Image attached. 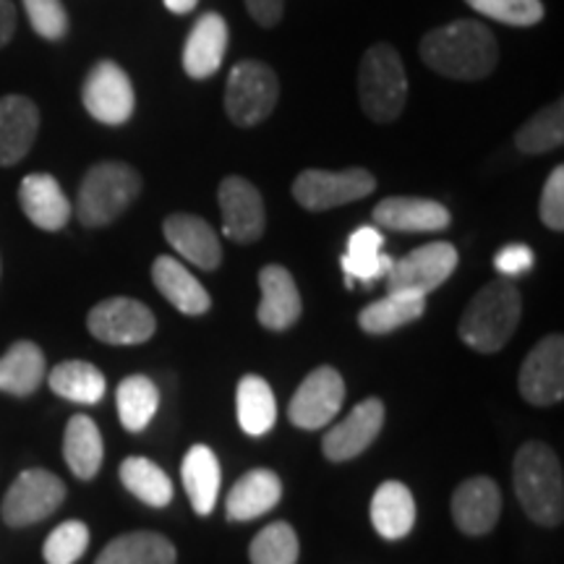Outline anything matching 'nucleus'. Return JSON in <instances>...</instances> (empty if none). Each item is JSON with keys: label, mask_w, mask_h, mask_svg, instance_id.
Listing matches in <instances>:
<instances>
[{"label": "nucleus", "mask_w": 564, "mask_h": 564, "mask_svg": "<svg viewBox=\"0 0 564 564\" xmlns=\"http://www.w3.org/2000/svg\"><path fill=\"white\" fill-rule=\"evenodd\" d=\"M421 58L447 79L478 82L497 68L499 47L497 37L481 21L457 19L421 40Z\"/></svg>", "instance_id": "nucleus-1"}, {"label": "nucleus", "mask_w": 564, "mask_h": 564, "mask_svg": "<svg viewBox=\"0 0 564 564\" xmlns=\"http://www.w3.org/2000/svg\"><path fill=\"white\" fill-rule=\"evenodd\" d=\"M514 491L533 523L554 528L564 514L562 465L546 444L528 442L514 455Z\"/></svg>", "instance_id": "nucleus-2"}, {"label": "nucleus", "mask_w": 564, "mask_h": 564, "mask_svg": "<svg viewBox=\"0 0 564 564\" xmlns=\"http://www.w3.org/2000/svg\"><path fill=\"white\" fill-rule=\"evenodd\" d=\"M520 312H523V301L512 282L505 278L491 280L465 306L460 340L478 352L502 350L518 327Z\"/></svg>", "instance_id": "nucleus-3"}, {"label": "nucleus", "mask_w": 564, "mask_h": 564, "mask_svg": "<svg viewBox=\"0 0 564 564\" xmlns=\"http://www.w3.org/2000/svg\"><path fill=\"white\" fill-rule=\"evenodd\" d=\"M141 194V175L126 162H100L84 175L76 196V217L84 228H105L123 215Z\"/></svg>", "instance_id": "nucleus-4"}, {"label": "nucleus", "mask_w": 564, "mask_h": 564, "mask_svg": "<svg viewBox=\"0 0 564 564\" xmlns=\"http://www.w3.org/2000/svg\"><path fill=\"white\" fill-rule=\"evenodd\" d=\"M358 97L373 123H392L408 100V76L392 45H371L358 68Z\"/></svg>", "instance_id": "nucleus-5"}, {"label": "nucleus", "mask_w": 564, "mask_h": 564, "mask_svg": "<svg viewBox=\"0 0 564 564\" xmlns=\"http://www.w3.org/2000/svg\"><path fill=\"white\" fill-rule=\"evenodd\" d=\"M280 97V82L270 66L259 61L236 63L225 87V112L236 126L251 129L274 110Z\"/></svg>", "instance_id": "nucleus-6"}, {"label": "nucleus", "mask_w": 564, "mask_h": 564, "mask_svg": "<svg viewBox=\"0 0 564 564\" xmlns=\"http://www.w3.org/2000/svg\"><path fill=\"white\" fill-rule=\"evenodd\" d=\"M377 188V178L364 167H348L343 173L303 171L293 181V196L303 209L324 212L343 204L366 199Z\"/></svg>", "instance_id": "nucleus-7"}, {"label": "nucleus", "mask_w": 564, "mask_h": 564, "mask_svg": "<svg viewBox=\"0 0 564 564\" xmlns=\"http://www.w3.org/2000/svg\"><path fill=\"white\" fill-rule=\"evenodd\" d=\"M66 499V486L51 470H24L6 494L0 514L13 528H24L51 518Z\"/></svg>", "instance_id": "nucleus-8"}, {"label": "nucleus", "mask_w": 564, "mask_h": 564, "mask_svg": "<svg viewBox=\"0 0 564 564\" xmlns=\"http://www.w3.org/2000/svg\"><path fill=\"white\" fill-rule=\"evenodd\" d=\"M84 108L105 126H123L133 116V87L129 74L112 61H100L87 74L82 89Z\"/></svg>", "instance_id": "nucleus-9"}, {"label": "nucleus", "mask_w": 564, "mask_h": 564, "mask_svg": "<svg viewBox=\"0 0 564 564\" xmlns=\"http://www.w3.org/2000/svg\"><path fill=\"white\" fill-rule=\"evenodd\" d=\"M457 267V251L449 243H426L408 253L405 259L392 264L387 274V288L400 293H415L426 299L436 291Z\"/></svg>", "instance_id": "nucleus-10"}, {"label": "nucleus", "mask_w": 564, "mask_h": 564, "mask_svg": "<svg viewBox=\"0 0 564 564\" xmlns=\"http://www.w3.org/2000/svg\"><path fill=\"white\" fill-rule=\"evenodd\" d=\"M343 403L345 382L340 371L333 369V366H319L295 390L291 408H288V419L293 421V426L314 432V429L327 426L340 413Z\"/></svg>", "instance_id": "nucleus-11"}, {"label": "nucleus", "mask_w": 564, "mask_h": 564, "mask_svg": "<svg viewBox=\"0 0 564 564\" xmlns=\"http://www.w3.org/2000/svg\"><path fill=\"white\" fill-rule=\"evenodd\" d=\"M89 333L108 345L147 343L158 329L150 306L133 299H108L97 303L87 316Z\"/></svg>", "instance_id": "nucleus-12"}, {"label": "nucleus", "mask_w": 564, "mask_h": 564, "mask_svg": "<svg viewBox=\"0 0 564 564\" xmlns=\"http://www.w3.org/2000/svg\"><path fill=\"white\" fill-rule=\"evenodd\" d=\"M223 209V232L236 243H253L264 232V202L259 188L241 175H230L217 188Z\"/></svg>", "instance_id": "nucleus-13"}, {"label": "nucleus", "mask_w": 564, "mask_h": 564, "mask_svg": "<svg viewBox=\"0 0 564 564\" xmlns=\"http://www.w3.org/2000/svg\"><path fill=\"white\" fill-rule=\"evenodd\" d=\"M520 392L533 405H554L564 394V337L549 335L528 352L520 369Z\"/></svg>", "instance_id": "nucleus-14"}, {"label": "nucleus", "mask_w": 564, "mask_h": 564, "mask_svg": "<svg viewBox=\"0 0 564 564\" xmlns=\"http://www.w3.org/2000/svg\"><path fill=\"white\" fill-rule=\"evenodd\" d=\"M384 423V405L382 400L369 398L364 403H358L337 426L329 429L324 434L322 449L324 455L333 463L352 460L356 455H361L366 447H371V442L377 440L382 432Z\"/></svg>", "instance_id": "nucleus-15"}, {"label": "nucleus", "mask_w": 564, "mask_h": 564, "mask_svg": "<svg viewBox=\"0 0 564 564\" xmlns=\"http://www.w3.org/2000/svg\"><path fill=\"white\" fill-rule=\"evenodd\" d=\"M373 223L398 232H440L449 228L453 215L444 204L419 196H390L373 207Z\"/></svg>", "instance_id": "nucleus-16"}, {"label": "nucleus", "mask_w": 564, "mask_h": 564, "mask_svg": "<svg viewBox=\"0 0 564 564\" xmlns=\"http://www.w3.org/2000/svg\"><path fill=\"white\" fill-rule=\"evenodd\" d=\"M499 512H502V494L491 478H468L453 494V518L463 533H489L497 525Z\"/></svg>", "instance_id": "nucleus-17"}, {"label": "nucleus", "mask_w": 564, "mask_h": 564, "mask_svg": "<svg viewBox=\"0 0 564 564\" xmlns=\"http://www.w3.org/2000/svg\"><path fill=\"white\" fill-rule=\"evenodd\" d=\"M259 291H262V301H259L257 319L262 327L272 329V333H282L291 329L301 316V295L299 285H295L293 274L280 264H267L259 272Z\"/></svg>", "instance_id": "nucleus-18"}, {"label": "nucleus", "mask_w": 564, "mask_h": 564, "mask_svg": "<svg viewBox=\"0 0 564 564\" xmlns=\"http://www.w3.org/2000/svg\"><path fill=\"white\" fill-rule=\"evenodd\" d=\"M167 243L181 253L183 259L199 267V270H217L223 262L220 238L207 220L196 215H171L162 225Z\"/></svg>", "instance_id": "nucleus-19"}, {"label": "nucleus", "mask_w": 564, "mask_h": 564, "mask_svg": "<svg viewBox=\"0 0 564 564\" xmlns=\"http://www.w3.org/2000/svg\"><path fill=\"white\" fill-rule=\"evenodd\" d=\"M225 51H228V24L220 13H204L188 32L183 47V70L192 79H209L220 70Z\"/></svg>", "instance_id": "nucleus-20"}, {"label": "nucleus", "mask_w": 564, "mask_h": 564, "mask_svg": "<svg viewBox=\"0 0 564 564\" xmlns=\"http://www.w3.org/2000/svg\"><path fill=\"white\" fill-rule=\"evenodd\" d=\"M40 129V110L30 97L9 95L0 100V165H17L32 150Z\"/></svg>", "instance_id": "nucleus-21"}, {"label": "nucleus", "mask_w": 564, "mask_h": 564, "mask_svg": "<svg viewBox=\"0 0 564 564\" xmlns=\"http://www.w3.org/2000/svg\"><path fill=\"white\" fill-rule=\"evenodd\" d=\"M19 202L24 215L40 230H61L70 220V202L61 183L47 173H32L21 181Z\"/></svg>", "instance_id": "nucleus-22"}, {"label": "nucleus", "mask_w": 564, "mask_h": 564, "mask_svg": "<svg viewBox=\"0 0 564 564\" xmlns=\"http://www.w3.org/2000/svg\"><path fill=\"white\" fill-rule=\"evenodd\" d=\"M282 497V481L274 470L257 468L241 476V481L232 486L225 502V514L232 523H246V520L262 518L278 507Z\"/></svg>", "instance_id": "nucleus-23"}, {"label": "nucleus", "mask_w": 564, "mask_h": 564, "mask_svg": "<svg viewBox=\"0 0 564 564\" xmlns=\"http://www.w3.org/2000/svg\"><path fill=\"white\" fill-rule=\"evenodd\" d=\"M384 236L371 225H364L350 236L348 251L340 257L343 272H345V285L352 288L356 282L371 285V282L382 280L390 274L394 259L382 253Z\"/></svg>", "instance_id": "nucleus-24"}, {"label": "nucleus", "mask_w": 564, "mask_h": 564, "mask_svg": "<svg viewBox=\"0 0 564 564\" xmlns=\"http://www.w3.org/2000/svg\"><path fill=\"white\" fill-rule=\"evenodd\" d=\"M152 282L167 301L186 316H202L209 312L212 299L192 272L173 257H158L152 264Z\"/></svg>", "instance_id": "nucleus-25"}, {"label": "nucleus", "mask_w": 564, "mask_h": 564, "mask_svg": "<svg viewBox=\"0 0 564 564\" xmlns=\"http://www.w3.org/2000/svg\"><path fill=\"white\" fill-rule=\"evenodd\" d=\"M183 489H186L188 499H192V507L196 514H209L215 510L217 494H220V460L212 453L207 444H194L188 449L186 457H183Z\"/></svg>", "instance_id": "nucleus-26"}, {"label": "nucleus", "mask_w": 564, "mask_h": 564, "mask_svg": "<svg viewBox=\"0 0 564 564\" xmlns=\"http://www.w3.org/2000/svg\"><path fill=\"white\" fill-rule=\"evenodd\" d=\"M371 523L387 541L405 539L415 523L413 494L405 484L384 481L371 499Z\"/></svg>", "instance_id": "nucleus-27"}, {"label": "nucleus", "mask_w": 564, "mask_h": 564, "mask_svg": "<svg viewBox=\"0 0 564 564\" xmlns=\"http://www.w3.org/2000/svg\"><path fill=\"white\" fill-rule=\"evenodd\" d=\"M45 371V352L40 350V345L30 340L13 343L0 356V392L26 398V394L37 392Z\"/></svg>", "instance_id": "nucleus-28"}, {"label": "nucleus", "mask_w": 564, "mask_h": 564, "mask_svg": "<svg viewBox=\"0 0 564 564\" xmlns=\"http://www.w3.org/2000/svg\"><path fill=\"white\" fill-rule=\"evenodd\" d=\"M95 564H175V546L160 533H126L112 539Z\"/></svg>", "instance_id": "nucleus-29"}, {"label": "nucleus", "mask_w": 564, "mask_h": 564, "mask_svg": "<svg viewBox=\"0 0 564 564\" xmlns=\"http://www.w3.org/2000/svg\"><path fill=\"white\" fill-rule=\"evenodd\" d=\"M102 434L89 415H74L66 426V440H63V455L70 474L82 481L97 476L102 465Z\"/></svg>", "instance_id": "nucleus-30"}, {"label": "nucleus", "mask_w": 564, "mask_h": 564, "mask_svg": "<svg viewBox=\"0 0 564 564\" xmlns=\"http://www.w3.org/2000/svg\"><path fill=\"white\" fill-rule=\"evenodd\" d=\"M426 312V299L415 293L390 291L382 301H373L358 314V324L369 335H387L392 329L405 327L415 319H421Z\"/></svg>", "instance_id": "nucleus-31"}, {"label": "nucleus", "mask_w": 564, "mask_h": 564, "mask_svg": "<svg viewBox=\"0 0 564 564\" xmlns=\"http://www.w3.org/2000/svg\"><path fill=\"white\" fill-rule=\"evenodd\" d=\"M236 405L238 423L249 436H264L278 421V403H274L272 387L257 373H249L238 382Z\"/></svg>", "instance_id": "nucleus-32"}, {"label": "nucleus", "mask_w": 564, "mask_h": 564, "mask_svg": "<svg viewBox=\"0 0 564 564\" xmlns=\"http://www.w3.org/2000/svg\"><path fill=\"white\" fill-rule=\"evenodd\" d=\"M47 384L58 398L82 405H97L105 398V390H108L102 371L87 361L58 364L47 377Z\"/></svg>", "instance_id": "nucleus-33"}, {"label": "nucleus", "mask_w": 564, "mask_h": 564, "mask_svg": "<svg viewBox=\"0 0 564 564\" xmlns=\"http://www.w3.org/2000/svg\"><path fill=\"white\" fill-rule=\"evenodd\" d=\"M116 403L126 432H144L160 408L158 384L150 377H144V373H131V377H126L118 384Z\"/></svg>", "instance_id": "nucleus-34"}, {"label": "nucleus", "mask_w": 564, "mask_h": 564, "mask_svg": "<svg viewBox=\"0 0 564 564\" xmlns=\"http://www.w3.org/2000/svg\"><path fill=\"white\" fill-rule=\"evenodd\" d=\"M121 481L133 497L150 507H167L173 499V481L150 457H126Z\"/></svg>", "instance_id": "nucleus-35"}, {"label": "nucleus", "mask_w": 564, "mask_h": 564, "mask_svg": "<svg viewBox=\"0 0 564 564\" xmlns=\"http://www.w3.org/2000/svg\"><path fill=\"white\" fill-rule=\"evenodd\" d=\"M564 139V108L562 102H554L535 112L531 121L520 126L514 133V147L523 154H546L562 147Z\"/></svg>", "instance_id": "nucleus-36"}, {"label": "nucleus", "mask_w": 564, "mask_h": 564, "mask_svg": "<svg viewBox=\"0 0 564 564\" xmlns=\"http://www.w3.org/2000/svg\"><path fill=\"white\" fill-rule=\"evenodd\" d=\"M251 564H295L299 562V535L293 525L270 523L257 533L249 549Z\"/></svg>", "instance_id": "nucleus-37"}, {"label": "nucleus", "mask_w": 564, "mask_h": 564, "mask_svg": "<svg viewBox=\"0 0 564 564\" xmlns=\"http://www.w3.org/2000/svg\"><path fill=\"white\" fill-rule=\"evenodd\" d=\"M87 546L89 528L84 525L82 520H66V523H61L51 535H47L42 556H45L47 564H74L82 560Z\"/></svg>", "instance_id": "nucleus-38"}, {"label": "nucleus", "mask_w": 564, "mask_h": 564, "mask_svg": "<svg viewBox=\"0 0 564 564\" xmlns=\"http://www.w3.org/2000/svg\"><path fill=\"white\" fill-rule=\"evenodd\" d=\"M476 13L510 26H533L544 19L541 0H465Z\"/></svg>", "instance_id": "nucleus-39"}, {"label": "nucleus", "mask_w": 564, "mask_h": 564, "mask_svg": "<svg viewBox=\"0 0 564 564\" xmlns=\"http://www.w3.org/2000/svg\"><path fill=\"white\" fill-rule=\"evenodd\" d=\"M32 30L45 40H63L68 32V13L61 0H24Z\"/></svg>", "instance_id": "nucleus-40"}, {"label": "nucleus", "mask_w": 564, "mask_h": 564, "mask_svg": "<svg viewBox=\"0 0 564 564\" xmlns=\"http://www.w3.org/2000/svg\"><path fill=\"white\" fill-rule=\"evenodd\" d=\"M539 215L546 228H552L556 232L564 230V167L562 165L549 173L544 192H541Z\"/></svg>", "instance_id": "nucleus-41"}, {"label": "nucleus", "mask_w": 564, "mask_h": 564, "mask_svg": "<svg viewBox=\"0 0 564 564\" xmlns=\"http://www.w3.org/2000/svg\"><path fill=\"white\" fill-rule=\"evenodd\" d=\"M533 264H535V253L528 249L525 243L505 246V249L494 257V267H497V272L502 274L505 280L520 278V274L533 270Z\"/></svg>", "instance_id": "nucleus-42"}, {"label": "nucleus", "mask_w": 564, "mask_h": 564, "mask_svg": "<svg viewBox=\"0 0 564 564\" xmlns=\"http://www.w3.org/2000/svg\"><path fill=\"white\" fill-rule=\"evenodd\" d=\"M251 19L262 26H274L285 11V0H243Z\"/></svg>", "instance_id": "nucleus-43"}, {"label": "nucleus", "mask_w": 564, "mask_h": 564, "mask_svg": "<svg viewBox=\"0 0 564 564\" xmlns=\"http://www.w3.org/2000/svg\"><path fill=\"white\" fill-rule=\"evenodd\" d=\"M17 30V9L11 0H0V47H6Z\"/></svg>", "instance_id": "nucleus-44"}, {"label": "nucleus", "mask_w": 564, "mask_h": 564, "mask_svg": "<svg viewBox=\"0 0 564 564\" xmlns=\"http://www.w3.org/2000/svg\"><path fill=\"white\" fill-rule=\"evenodd\" d=\"M199 0H165V9L173 13H192Z\"/></svg>", "instance_id": "nucleus-45"}]
</instances>
